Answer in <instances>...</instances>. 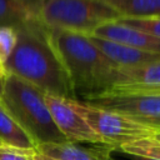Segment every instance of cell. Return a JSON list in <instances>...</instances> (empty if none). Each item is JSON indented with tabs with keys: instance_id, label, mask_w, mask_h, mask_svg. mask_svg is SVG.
<instances>
[{
	"instance_id": "cell-8",
	"label": "cell",
	"mask_w": 160,
	"mask_h": 160,
	"mask_svg": "<svg viewBox=\"0 0 160 160\" xmlns=\"http://www.w3.org/2000/svg\"><path fill=\"white\" fill-rule=\"evenodd\" d=\"M90 35L104 40L124 44L141 51L160 55V39L148 35L135 28L128 26L118 20L108 21L98 26Z\"/></svg>"
},
{
	"instance_id": "cell-14",
	"label": "cell",
	"mask_w": 160,
	"mask_h": 160,
	"mask_svg": "<svg viewBox=\"0 0 160 160\" xmlns=\"http://www.w3.org/2000/svg\"><path fill=\"white\" fill-rule=\"evenodd\" d=\"M32 18L16 0H0V26L18 28Z\"/></svg>"
},
{
	"instance_id": "cell-16",
	"label": "cell",
	"mask_w": 160,
	"mask_h": 160,
	"mask_svg": "<svg viewBox=\"0 0 160 160\" xmlns=\"http://www.w3.org/2000/svg\"><path fill=\"white\" fill-rule=\"evenodd\" d=\"M16 29L11 26H0V72L5 76V65L16 44Z\"/></svg>"
},
{
	"instance_id": "cell-22",
	"label": "cell",
	"mask_w": 160,
	"mask_h": 160,
	"mask_svg": "<svg viewBox=\"0 0 160 160\" xmlns=\"http://www.w3.org/2000/svg\"><path fill=\"white\" fill-rule=\"evenodd\" d=\"M4 75L0 72V98H1V92H2V86H4Z\"/></svg>"
},
{
	"instance_id": "cell-25",
	"label": "cell",
	"mask_w": 160,
	"mask_h": 160,
	"mask_svg": "<svg viewBox=\"0 0 160 160\" xmlns=\"http://www.w3.org/2000/svg\"><path fill=\"white\" fill-rule=\"evenodd\" d=\"M110 160H115V159H114V158H112V156H111V158H110Z\"/></svg>"
},
{
	"instance_id": "cell-26",
	"label": "cell",
	"mask_w": 160,
	"mask_h": 160,
	"mask_svg": "<svg viewBox=\"0 0 160 160\" xmlns=\"http://www.w3.org/2000/svg\"><path fill=\"white\" fill-rule=\"evenodd\" d=\"M38 160H40V159H39V158H38Z\"/></svg>"
},
{
	"instance_id": "cell-12",
	"label": "cell",
	"mask_w": 160,
	"mask_h": 160,
	"mask_svg": "<svg viewBox=\"0 0 160 160\" xmlns=\"http://www.w3.org/2000/svg\"><path fill=\"white\" fill-rule=\"evenodd\" d=\"M0 144L24 148V149H35L36 145L30 139V136L19 126L14 118L5 109L0 101Z\"/></svg>"
},
{
	"instance_id": "cell-2",
	"label": "cell",
	"mask_w": 160,
	"mask_h": 160,
	"mask_svg": "<svg viewBox=\"0 0 160 160\" xmlns=\"http://www.w3.org/2000/svg\"><path fill=\"white\" fill-rule=\"evenodd\" d=\"M48 35L68 72L75 98L79 95L84 100L112 88L118 66L95 46L89 35L59 29H48Z\"/></svg>"
},
{
	"instance_id": "cell-17",
	"label": "cell",
	"mask_w": 160,
	"mask_h": 160,
	"mask_svg": "<svg viewBox=\"0 0 160 160\" xmlns=\"http://www.w3.org/2000/svg\"><path fill=\"white\" fill-rule=\"evenodd\" d=\"M118 21L135 28L148 35L160 39V16L155 18H119Z\"/></svg>"
},
{
	"instance_id": "cell-4",
	"label": "cell",
	"mask_w": 160,
	"mask_h": 160,
	"mask_svg": "<svg viewBox=\"0 0 160 160\" xmlns=\"http://www.w3.org/2000/svg\"><path fill=\"white\" fill-rule=\"evenodd\" d=\"M119 18V14L104 0H42L38 15V20L48 29L85 35Z\"/></svg>"
},
{
	"instance_id": "cell-11",
	"label": "cell",
	"mask_w": 160,
	"mask_h": 160,
	"mask_svg": "<svg viewBox=\"0 0 160 160\" xmlns=\"http://www.w3.org/2000/svg\"><path fill=\"white\" fill-rule=\"evenodd\" d=\"M154 86H160V60L134 68H118L111 89Z\"/></svg>"
},
{
	"instance_id": "cell-3",
	"label": "cell",
	"mask_w": 160,
	"mask_h": 160,
	"mask_svg": "<svg viewBox=\"0 0 160 160\" xmlns=\"http://www.w3.org/2000/svg\"><path fill=\"white\" fill-rule=\"evenodd\" d=\"M0 101L34 144L68 142L45 102V92L15 75H5Z\"/></svg>"
},
{
	"instance_id": "cell-21",
	"label": "cell",
	"mask_w": 160,
	"mask_h": 160,
	"mask_svg": "<svg viewBox=\"0 0 160 160\" xmlns=\"http://www.w3.org/2000/svg\"><path fill=\"white\" fill-rule=\"evenodd\" d=\"M129 158H131L132 160H156V159H151V158H145V156H138V155H126Z\"/></svg>"
},
{
	"instance_id": "cell-19",
	"label": "cell",
	"mask_w": 160,
	"mask_h": 160,
	"mask_svg": "<svg viewBox=\"0 0 160 160\" xmlns=\"http://www.w3.org/2000/svg\"><path fill=\"white\" fill-rule=\"evenodd\" d=\"M16 1H19L28 10V12L32 18L38 19V15H39V11H40L42 0H16Z\"/></svg>"
},
{
	"instance_id": "cell-10",
	"label": "cell",
	"mask_w": 160,
	"mask_h": 160,
	"mask_svg": "<svg viewBox=\"0 0 160 160\" xmlns=\"http://www.w3.org/2000/svg\"><path fill=\"white\" fill-rule=\"evenodd\" d=\"M89 38L95 44V46L118 68H134L160 60L159 54L141 51L124 44L104 40L91 35H89Z\"/></svg>"
},
{
	"instance_id": "cell-23",
	"label": "cell",
	"mask_w": 160,
	"mask_h": 160,
	"mask_svg": "<svg viewBox=\"0 0 160 160\" xmlns=\"http://www.w3.org/2000/svg\"><path fill=\"white\" fill-rule=\"evenodd\" d=\"M152 138H154L155 140H158V141H160V131H158V132H155Z\"/></svg>"
},
{
	"instance_id": "cell-15",
	"label": "cell",
	"mask_w": 160,
	"mask_h": 160,
	"mask_svg": "<svg viewBox=\"0 0 160 160\" xmlns=\"http://www.w3.org/2000/svg\"><path fill=\"white\" fill-rule=\"evenodd\" d=\"M119 150H121L126 155H138L160 160V141L155 140L152 136L128 142L120 146Z\"/></svg>"
},
{
	"instance_id": "cell-13",
	"label": "cell",
	"mask_w": 160,
	"mask_h": 160,
	"mask_svg": "<svg viewBox=\"0 0 160 160\" xmlns=\"http://www.w3.org/2000/svg\"><path fill=\"white\" fill-rule=\"evenodd\" d=\"M120 18L160 16V0H104Z\"/></svg>"
},
{
	"instance_id": "cell-1",
	"label": "cell",
	"mask_w": 160,
	"mask_h": 160,
	"mask_svg": "<svg viewBox=\"0 0 160 160\" xmlns=\"http://www.w3.org/2000/svg\"><path fill=\"white\" fill-rule=\"evenodd\" d=\"M16 44L6 61L5 75H15L45 94L75 99L68 72L38 19L16 28Z\"/></svg>"
},
{
	"instance_id": "cell-24",
	"label": "cell",
	"mask_w": 160,
	"mask_h": 160,
	"mask_svg": "<svg viewBox=\"0 0 160 160\" xmlns=\"http://www.w3.org/2000/svg\"><path fill=\"white\" fill-rule=\"evenodd\" d=\"M158 131H160V124L156 126V132H158Z\"/></svg>"
},
{
	"instance_id": "cell-6",
	"label": "cell",
	"mask_w": 160,
	"mask_h": 160,
	"mask_svg": "<svg viewBox=\"0 0 160 160\" xmlns=\"http://www.w3.org/2000/svg\"><path fill=\"white\" fill-rule=\"evenodd\" d=\"M81 101L122 114L155 130L160 124V95L158 94L129 90H110Z\"/></svg>"
},
{
	"instance_id": "cell-5",
	"label": "cell",
	"mask_w": 160,
	"mask_h": 160,
	"mask_svg": "<svg viewBox=\"0 0 160 160\" xmlns=\"http://www.w3.org/2000/svg\"><path fill=\"white\" fill-rule=\"evenodd\" d=\"M72 105L82 115L95 134L101 138L104 144L112 149H119L135 140L151 138L156 132L155 129L129 116L90 105L78 99L72 100Z\"/></svg>"
},
{
	"instance_id": "cell-7",
	"label": "cell",
	"mask_w": 160,
	"mask_h": 160,
	"mask_svg": "<svg viewBox=\"0 0 160 160\" xmlns=\"http://www.w3.org/2000/svg\"><path fill=\"white\" fill-rule=\"evenodd\" d=\"M72 100L74 99L45 94V102L59 131L69 142L104 144L101 138L95 134L82 115L74 108Z\"/></svg>"
},
{
	"instance_id": "cell-18",
	"label": "cell",
	"mask_w": 160,
	"mask_h": 160,
	"mask_svg": "<svg viewBox=\"0 0 160 160\" xmlns=\"http://www.w3.org/2000/svg\"><path fill=\"white\" fill-rule=\"evenodd\" d=\"M0 160H38V152L35 149L0 144Z\"/></svg>"
},
{
	"instance_id": "cell-9",
	"label": "cell",
	"mask_w": 160,
	"mask_h": 160,
	"mask_svg": "<svg viewBox=\"0 0 160 160\" xmlns=\"http://www.w3.org/2000/svg\"><path fill=\"white\" fill-rule=\"evenodd\" d=\"M35 150L40 160H110L114 149L104 144H95L90 148L68 141L38 145Z\"/></svg>"
},
{
	"instance_id": "cell-20",
	"label": "cell",
	"mask_w": 160,
	"mask_h": 160,
	"mask_svg": "<svg viewBox=\"0 0 160 160\" xmlns=\"http://www.w3.org/2000/svg\"><path fill=\"white\" fill-rule=\"evenodd\" d=\"M111 90L141 91V92H149V94H158V95H160V86H154V88H120V89H111ZM109 91H110V90H109Z\"/></svg>"
}]
</instances>
